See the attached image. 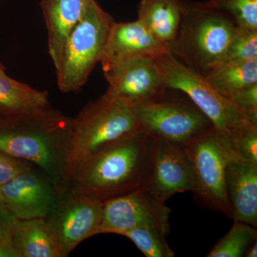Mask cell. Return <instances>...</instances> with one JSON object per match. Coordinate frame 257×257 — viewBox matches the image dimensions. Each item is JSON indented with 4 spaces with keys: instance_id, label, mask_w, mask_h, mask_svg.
Masks as SVG:
<instances>
[{
    "instance_id": "cell-22",
    "label": "cell",
    "mask_w": 257,
    "mask_h": 257,
    "mask_svg": "<svg viewBox=\"0 0 257 257\" xmlns=\"http://www.w3.org/2000/svg\"><path fill=\"white\" fill-rule=\"evenodd\" d=\"M218 138L230 157L257 165V124L236 128L225 138Z\"/></svg>"
},
{
    "instance_id": "cell-32",
    "label": "cell",
    "mask_w": 257,
    "mask_h": 257,
    "mask_svg": "<svg viewBox=\"0 0 257 257\" xmlns=\"http://www.w3.org/2000/svg\"><path fill=\"white\" fill-rule=\"evenodd\" d=\"M0 202L4 203V200H3V196H2L1 193H0Z\"/></svg>"
},
{
    "instance_id": "cell-9",
    "label": "cell",
    "mask_w": 257,
    "mask_h": 257,
    "mask_svg": "<svg viewBox=\"0 0 257 257\" xmlns=\"http://www.w3.org/2000/svg\"><path fill=\"white\" fill-rule=\"evenodd\" d=\"M198 186L197 197L209 207L231 218L225 173L229 155L214 126L184 145Z\"/></svg>"
},
{
    "instance_id": "cell-28",
    "label": "cell",
    "mask_w": 257,
    "mask_h": 257,
    "mask_svg": "<svg viewBox=\"0 0 257 257\" xmlns=\"http://www.w3.org/2000/svg\"><path fill=\"white\" fill-rule=\"evenodd\" d=\"M16 219L17 218L10 212L5 203L0 202V245L10 248L15 253L13 237Z\"/></svg>"
},
{
    "instance_id": "cell-7",
    "label": "cell",
    "mask_w": 257,
    "mask_h": 257,
    "mask_svg": "<svg viewBox=\"0 0 257 257\" xmlns=\"http://www.w3.org/2000/svg\"><path fill=\"white\" fill-rule=\"evenodd\" d=\"M133 108L140 127L150 138L181 146L213 126L197 106L185 101L161 96Z\"/></svg>"
},
{
    "instance_id": "cell-21",
    "label": "cell",
    "mask_w": 257,
    "mask_h": 257,
    "mask_svg": "<svg viewBox=\"0 0 257 257\" xmlns=\"http://www.w3.org/2000/svg\"><path fill=\"white\" fill-rule=\"evenodd\" d=\"M256 239V228L246 223L234 221L227 234L216 242L207 256H244L248 246Z\"/></svg>"
},
{
    "instance_id": "cell-11",
    "label": "cell",
    "mask_w": 257,
    "mask_h": 257,
    "mask_svg": "<svg viewBox=\"0 0 257 257\" xmlns=\"http://www.w3.org/2000/svg\"><path fill=\"white\" fill-rule=\"evenodd\" d=\"M170 209L140 188L103 203L99 234L123 236L139 226H149L170 232Z\"/></svg>"
},
{
    "instance_id": "cell-15",
    "label": "cell",
    "mask_w": 257,
    "mask_h": 257,
    "mask_svg": "<svg viewBox=\"0 0 257 257\" xmlns=\"http://www.w3.org/2000/svg\"><path fill=\"white\" fill-rule=\"evenodd\" d=\"M234 221L257 226V165L229 156L225 173Z\"/></svg>"
},
{
    "instance_id": "cell-6",
    "label": "cell",
    "mask_w": 257,
    "mask_h": 257,
    "mask_svg": "<svg viewBox=\"0 0 257 257\" xmlns=\"http://www.w3.org/2000/svg\"><path fill=\"white\" fill-rule=\"evenodd\" d=\"M113 21L95 0L64 45L56 69L61 92H77L87 82L96 64L100 62Z\"/></svg>"
},
{
    "instance_id": "cell-12",
    "label": "cell",
    "mask_w": 257,
    "mask_h": 257,
    "mask_svg": "<svg viewBox=\"0 0 257 257\" xmlns=\"http://www.w3.org/2000/svg\"><path fill=\"white\" fill-rule=\"evenodd\" d=\"M5 205L18 219L46 218L58 202L60 193L36 167L0 186Z\"/></svg>"
},
{
    "instance_id": "cell-16",
    "label": "cell",
    "mask_w": 257,
    "mask_h": 257,
    "mask_svg": "<svg viewBox=\"0 0 257 257\" xmlns=\"http://www.w3.org/2000/svg\"><path fill=\"white\" fill-rule=\"evenodd\" d=\"M95 0H41L46 24L48 52L55 69L71 32L82 20Z\"/></svg>"
},
{
    "instance_id": "cell-3",
    "label": "cell",
    "mask_w": 257,
    "mask_h": 257,
    "mask_svg": "<svg viewBox=\"0 0 257 257\" xmlns=\"http://www.w3.org/2000/svg\"><path fill=\"white\" fill-rule=\"evenodd\" d=\"M181 3L182 22L171 52L204 74L222 61L237 27L226 13L204 3Z\"/></svg>"
},
{
    "instance_id": "cell-25",
    "label": "cell",
    "mask_w": 257,
    "mask_h": 257,
    "mask_svg": "<svg viewBox=\"0 0 257 257\" xmlns=\"http://www.w3.org/2000/svg\"><path fill=\"white\" fill-rule=\"evenodd\" d=\"M245 61H257V30L237 27L221 62Z\"/></svg>"
},
{
    "instance_id": "cell-20",
    "label": "cell",
    "mask_w": 257,
    "mask_h": 257,
    "mask_svg": "<svg viewBox=\"0 0 257 257\" xmlns=\"http://www.w3.org/2000/svg\"><path fill=\"white\" fill-rule=\"evenodd\" d=\"M216 92L229 99L257 84V61L221 62L204 74Z\"/></svg>"
},
{
    "instance_id": "cell-2",
    "label": "cell",
    "mask_w": 257,
    "mask_h": 257,
    "mask_svg": "<svg viewBox=\"0 0 257 257\" xmlns=\"http://www.w3.org/2000/svg\"><path fill=\"white\" fill-rule=\"evenodd\" d=\"M150 138L143 130L96 152L71 172L64 192L102 202L141 188Z\"/></svg>"
},
{
    "instance_id": "cell-26",
    "label": "cell",
    "mask_w": 257,
    "mask_h": 257,
    "mask_svg": "<svg viewBox=\"0 0 257 257\" xmlns=\"http://www.w3.org/2000/svg\"><path fill=\"white\" fill-rule=\"evenodd\" d=\"M35 167L30 162L0 152V186L8 183Z\"/></svg>"
},
{
    "instance_id": "cell-10",
    "label": "cell",
    "mask_w": 257,
    "mask_h": 257,
    "mask_svg": "<svg viewBox=\"0 0 257 257\" xmlns=\"http://www.w3.org/2000/svg\"><path fill=\"white\" fill-rule=\"evenodd\" d=\"M103 203L92 196L67 191L61 193L45 220L57 240L62 257L68 256L79 243L99 234Z\"/></svg>"
},
{
    "instance_id": "cell-13",
    "label": "cell",
    "mask_w": 257,
    "mask_h": 257,
    "mask_svg": "<svg viewBox=\"0 0 257 257\" xmlns=\"http://www.w3.org/2000/svg\"><path fill=\"white\" fill-rule=\"evenodd\" d=\"M106 94L133 107L163 96L166 89L156 60L140 57L104 73Z\"/></svg>"
},
{
    "instance_id": "cell-4",
    "label": "cell",
    "mask_w": 257,
    "mask_h": 257,
    "mask_svg": "<svg viewBox=\"0 0 257 257\" xmlns=\"http://www.w3.org/2000/svg\"><path fill=\"white\" fill-rule=\"evenodd\" d=\"M140 130L133 108L106 93L88 103L72 118L67 179L83 160Z\"/></svg>"
},
{
    "instance_id": "cell-17",
    "label": "cell",
    "mask_w": 257,
    "mask_h": 257,
    "mask_svg": "<svg viewBox=\"0 0 257 257\" xmlns=\"http://www.w3.org/2000/svg\"><path fill=\"white\" fill-rule=\"evenodd\" d=\"M182 17L181 0H141L138 5V20L170 51L177 40Z\"/></svg>"
},
{
    "instance_id": "cell-19",
    "label": "cell",
    "mask_w": 257,
    "mask_h": 257,
    "mask_svg": "<svg viewBox=\"0 0 257 257\" xmlns=\"http://www.w3.org/2000/svg\"><path fill=\"white\" fill-rule=\"evenodd\" d=\"M48 92L0 73V120L42 110L50 106Z\"/></svg>"
},
{
    "instance_id": "cell-23",
    "label": "cell",
    "mask_w": 257,
    "mask_h": 257,
    "mask_svg": "<svg viewBox=\"0 0 257 257\" xmlns=\"http://www.w3.org/2000/svg\"><path fill=\"white\" fill-rule=\"evenodd\" d=\"M128 238L147 257H174L175 253L166 241L163 231L152 226H139L125 233Z\"/></svg>"
},
{
    "instance_id": "cell-30",
    "label": "cell",
    "mask_w": 257,
    "mask_h": 257,
    "mask_svg": "<svg viewBox=\"0 0 257 257\" xmlns=\"http://www.w3.org/2000/svg\"><path fill=\"white\" fill-rule=\"evenodd\" d=\"M0 257H17L14 251L0 245Z\"/></svg>"
},
{
    "instance_id": "cell-5",
    "label": "cell",
    "mask_w": 257,
    "mask_h": 257,
    "mask_svg": "<svg viewBox=\"0 0 257 257\" xmlns=\"http://www.w3.org/2000/svg\"><path fill=\"white\" fill-rule=\"evenodd\" d=\"M166 89L187 94L198 109L210 120L219 136L236 128L257 124L238 106L216 92L204 74L184 63L171 52L155 58Z\"/></svg>"
},
{
    "instance_id": "cell-14",
    "label": "cell",
    "mask_w": 257,
    "mask_h": 257,
    "mask_svg": "<svg viewBox=\"0 0 257 257\" xmlns=\"http://www.w3.org/2000/svg\"><path fill=\"white\" fill-rule=\"evenodd\" d=\"M169 52L140 20L113 21L99 62L105 73L128 61L140 57L156 58Z\"/></svg>"
},
{
    "instance_id": "cell-8",
    "label": "cell",
    "mask_w": 257,
    "mask_h": 257,
    "mask_svg": "<svg viewBox=\"0 0 257 257\" xmlns=\"http://www.w3.org/2000/svg\"><path fill=\"white\" fill-rule=\"evenodd\" d=\"M141 188L161 204L177 193L197 195V179L184 147L150 138Z\"/></svg>"
},
{
    "instance_id": "cell-1",
    "label": "cell",
    "mask_w": 257,
    "mask_h": 257,
    "mask_svg": "<svg viewBox=\"0 0 257 257\" xmlns=\"http://www.w3.org/2000/svg\"><path fill=\"white\" fill-rule=\"evenodd\" d=\"M72 127V118L51 106L0 120V152L30 162L63 192Z\"/></svg>"
},
{
    "instance_id": "cell-18",
    "label": "cell",
    "mask_w": 257,
    "mask_h": 257,
    "mask_svg": "<svg viewBox=\"0 0 257 257\" xmlns=\"http://www.w3.org/2000/svg\"><path fill=\"white\" fill-rule=\"evenodd\" d=\"M17 257H62L45 218L15 221L13 237Z\"/></svg>"
},
{
    "instance_id": "cell-31",
    "label": "cell",
    "mask_w": 257,
    "mask_h": 257,
    "mask_svg": "<svg viewBox=\"0 0 257 257\" xmlns=\"http://www.w3.org/2000/svg\"><path fill=\"white\" fill-rule=\"evenodd\" d=\"M5 70H6V69H5L4 65H3V63L0 62V73H3V72H5Z\"/></svg>"
},
{
    "instance_id": "cell-24",
    "label": "cell",
    "mask_w": 257,
    "mask_h": 257,
    "mask_svg": "<svg viewBox=\"0 0 257 257\" xmlns=\"http://www.w3.org/2000/svg\"><path fill=\"white\" fill-rule=\"evenodd\" d=\"M204 3L226 13L238 28L257 30V0H208Z\"/></svg>"
},
{
    "instance_id": "cell-27",
    "label": "cell",
    "mask_w": 257,
    "mask_h": 257,
    "mask_svg": "<svg viewBox=\"0 0 257 257\" xmlns=\"http://www.w3.org/2000/svg\"><path fill=\"white\" fill-rule=\"evenodd\" d=\"M229 100L257 122V84L240 91Z\"/></svg>"
},
{
    "instance_id": "cell-29",
    "label": "cell",
    "mask_w": 257,
    "mask_h": 257,
    "mask_svg": "<svg viewBox=\"0 0 257 257\" xmlns=\"http://www.w3.org/2000/svg\"><path fill=\"white\" fill-rule=\"evenodd\" d=\"M244 256L246 257H256L257 256V239L254 241L247 248L246 253H245Z\"/></svg>"
}]
</instances>
